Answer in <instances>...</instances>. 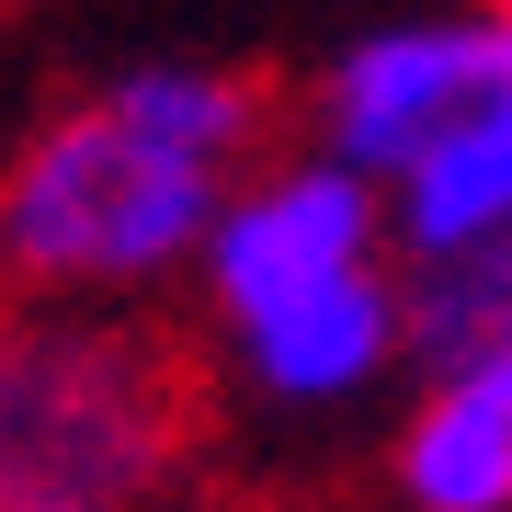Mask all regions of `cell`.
<instances>
[{"label": "cell", "instance_id": "1", "mask_svg": "<svg viewBox=\"0 0 512 512\" xmlns=\"http://www.w3.org/2000/svg\"><path fill=\"white\" fill-rule=\"evenodd\" d=\"M274 126V92L228 69H126L46 114L0 171V296H103L205 251L228 160Z\"/></svg>", "mask_w": 512, "mask_h": 512}, {"label": "cell", "instance_id": "2", "mask_svg": "<svg viewBox=\"0 0 512 512\" xmlns=\"http://www.w3.org/2000/svg\"><path fill=\"white\" fill-rule=\"evenodd\" d=\"M194 444V365L126 319H0V512H126Z\"/></svg>", "mask_w": 512, "mask_h": 512}, {"label": "cell", "instance_id": "3", "mask_svg": "<svg viewBox=\"0 0 512 512\" xmlns=\"http://www.w3.org/2000/svg\"><path fill=\"white\" fill-rule=\"evenodd\" d=\"M512 80V35L501 23H399V35H365L342 69L319 80V148L376 183L433 148L456 114H478Z\"/></svg>", "mask_w": 512, "mask_h": 512}, {"label": "cell", "instance_id": "4", "mask_svg": "<svg viewBox=\"0 0 512 512\" xmlns=\"http://www.w3.org/2000/svg\"><path fill=\"white\" fill-rule=\"evenodd\" d=\"M353 262H376V171L330 160V148L228 194L217 228H205V285H217L228 319L274 308V296L319 285V274H353Z\"/></svg>", "mask_w": 512, "mask_h": 512}, {"label": "cell", "instance_id": "5", "mask_svg": "<svg viewBox=\"0 0 512 512\" xmlns=\"http://www.w3.org/2000/svg\"><path fill=\"white\" fill-rule=\"evenodd\" d=\"M228 330H239V365L274 387V399H353L410 342V296L376 262H353V274H319V285H296V296L228 319Z\"/></svg>", "mask_w": 512, "mask_h": 512}, {"label": "cell", "instance_id": "6", "mask_svg": "<svg viewBox=\"0 0 512 512\" xmlns=\"http://www.w3.org/2000/svg\"><path fill=\"white\" fill-rule=\"evenodd\" d=\"M399 490L421 512H512V353L444 365L399 444Z\"/></svg>", "mask_w": 512, "mask_h": 512}, {"label": "cell", "instance_id": "7", "mask_svg": "<svg viewBox=\"0 0 512 512\" xmlns=\"http://www.w3.org/2000/svg\"><path fill=\"white\" fill-rule=\"evenodd\" d=\"M490 228H512V80L478 114H456V126L399 171V239L421 262L467 251V239H490Z\"/></svg>", "mask_w": 512, "mask_h": 512}, {"label": "cell", "instance_id": "8", "mask_svg": "<svg viewBox=\"0 0 512 512\" xmlns=\"http://www.w3.org/2000/svg\"><path fill=\"white\" fill-rule=\"evenodd\" d=\"M490 23H501V35H512V0H490Z\"/></svg>", "mask_w": 512, "mask_h": 512}]
</instances>
